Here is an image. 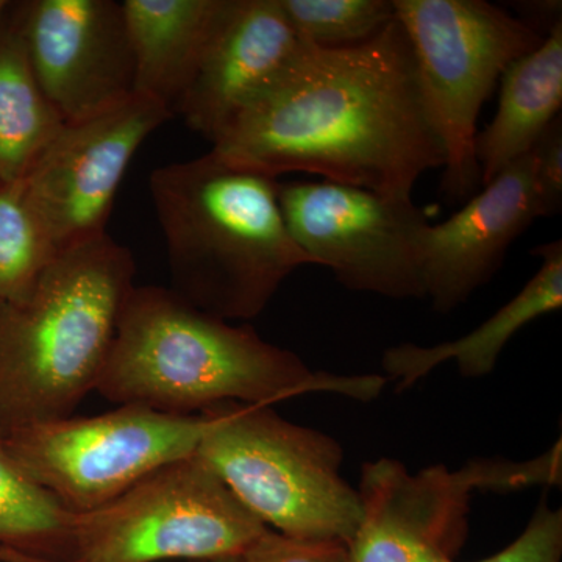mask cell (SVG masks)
<instances>
[{
  "mask_svg": "<svg viewBox=\"0 0 562 562\" xmlns=\"http://www.w3.org/2000/svg\"><path fill=\"white\" fill-rule=\"evenodd\" d=\"M211 151L276 180L314 173L394 198H412L420 177L446 161L397 18L357 46L303 41Z\"/></svg>",
  "mask_w": 562,
  "mask_h": 562,
  "instance_id": "6da1fadb",
  "label": "cell"
},
{
  "mask_svg": "<svg viewBox=\"0 0 562 562\" xmlns=\"http://www.w3.org/2000/svg\"><path fill=\"white\" fill-rule=\"evenodd\" d=\"M384 383L379 375L314 372L292 351L194 308L169 288L133 286L95 391L120 406L192 416L310 392L372 401Z\"/></svg>",
  "mask_w": 562,
  "mask_h": 562,
  "instance_id": "7a4b0ae2",
  "label": "cell"
},
{
  "mask_svg": "<svg viewBox=\"0 0 562 562\" xmlns=\"http://www.w3.org/2000/svg\"><path fill=\"white\" fill-rule=\"evenodd\" d=\"M279 184L211 150L155 169L149 187L169 290L217 319L249 321L295 269L313 265L288 231Z\"/></svg>",
  "mask_w": 562,
  "mask_h": 562,
  "instance_id": "3957f363",
  "label": "cell"
},
{
  "mask_svg": "<svg viewBox=\"0 0 562 562\" xmlns=\"http://www.w3.org/2000/svg\"><path fill=\"white\" fill-rule=\"evenodd\" d=\"M135 260L106 233L57 255L20 302H0V441L68 419L95 391Z\"/></svg>",
  "mask_w": 562,
  "mask_h": 562,
  "instance_id": "277c9868",
  "label": "cell"
},
{
  "mask_svg": "<svg viewBox=\"0 0 562 562\" xmlns=\"http://www.w3.org/2000/svg\"><path fill=\"white\" fill-rule=\"evenodd\" d=\"M195 453L262 524L299 539L349 543L362 517L360 492L339 475L342 449L271 406H214Z\"/></svg>",
  "mask_w": 562,
  "mask_h": 562,
  "instance_id": "5b68a950",
  "label": "cell"
},
{
  "mask_svg": "<svg viewBox=\"0 0 562 562\" xmlns=\"http://www.w3.org/2000/svg\"><path fill=\"white\" fill-rule=\"evenodd\" d=\"M394 9L441 140L443 195L465 201L480 184L475 139L483 105L505 70L535 50L543 36L484 0H394Z\"/></svg>",
  "mask_w": 562,
  "mask_h": 562,
  "instance_id": "8992f818",
  "label": "cell"
},
{
  "mask_svg": "<svg viewBox=\"0 0 562 562\" xmlns=\"http://www.w3.org/2000/svg\"><path fill=\"white\" fill-rule=\"evenodd\" d=\"M266 530L194 453L162 465L101 508L72 513L58 562L241 557Z\"/></svg>",
  "mask_w": 562,
  "mask_h": 562,
  "instance_id": "52a82bcc",
  "label": "cell"
},
{
  "mask_svg": "<svg viewBox=\"0 0 562 562\" xmlns=\"http://www.w3.org/2000/svg\"><path fill=\"white\" fill-rule=\"evenodd\" d=\"M213 412L177 416L121 405L92 417L31 425L3 439L10 457L70 513L113 502L162 465L190 457Z\"/></svg>",
  "mask_w": 562,
  "mask_h": 562,
  "instance_id": "ba28073f",
  "label": "cell"
},
{
  "mask_svg": "<svg viewBox=\"0 0 562 562\" xmlns=\"http://www.w3.org/2000/svg\"><path fill=\"white\" fill-rule=\"evenodd\" d=\"M561 442L531 461L472 460L458 471L431 465L412 473L391 458L362 468L361 522L347 543L349 562L453 560L468 536L479 491H517L560 484Z\"/></svg>",
  "mask_w": 562,
  "mask_h": 562,
  "instance_id": "9c48e42d",
  "label": "cell"
},
{
  "mask_svg": "<svg viewBox=\"0 0 562 562\" xmlns=\"http://www.w3.org/2000/svg\"><path fill=\"white\" fill-rule=\"evenodd\" d=\"M292 239L344 286L391 299H424L422 232L428 221L412 198L331 181L280 183Z\"/></svg>",
  "mask_w": 562,
  "mask_h": 562,
  "instance_id": "30bf717a",
  "label": "cell"
},
{
  "mask_svg": "<svg viewBox=\"0 0 562 562\" xmlns=\"http://www.w3.org/2000/svg\"><path fill=\"white\" fill-rule=\"evenodd\" d=\"M171 117L160 102L133 92L95 116L63 125L21 180L25 199L55 249L68 250L106 233L133 155Z\"/></svg>",
  "mask_w": 562,
  "mask_h": 562,
  "instance_id": "8fae6325",
  "label": "cell"
},
{
  "mask_svg": "<svg viewBox=\"0 0 562 562\" xmlns=\"http://www.w3.org/2000/svg\"><path fill=\"white\" fill-rule=\"evenodd\" d=\"M18 11L33 70L63 121L95 116L135 92L121 2L31 0Z\"/></svg>",
  "mask_w": 562,
  "mask_h": 562,
  "instance_id": "7c38bea8",
  "label": "cell"
},
{
  "mask_svg": "<svg viewBox=\"0 0 562 562\" xmlns=\"http://www.w3.org/2000/svg\"><path fill=\"white\" fill-rule=\"evenodd\" d=\"M541 217L546 213L530 151L483 184V191L449 220L427 224L420 269L432 308L452 312L468 301L498 271L513 243Z\"/></svg>",
  "mask_w": 562,
  "mask_h": 562,
  "instance_id": "4fadbf2b",
  "label": "cell"
},
{
  "mask_svg": "<svg viewBox=\"0 0 562 562\" xmlns=\"http://www.w3.org/2000/svg\"><path fill=\"white\" fill-rule=\"evenodd\" d=\"M302 44L280 0H225L177 114L213 144Z\"/></svg>",
  "mask_w": 562,
  "mask_h": 562,
  "instance_id": "5bb4252c",
  "label": "cell"
},
{
  "mask_svg": "<svg viewBox=\"0 0 562 562\" xmlns=\"http://www.w3.org/2000/svg\"><path fill=\"white\" fill-rule=\"evenodd\" d=\"M135 58V92L176 116L225 0H124Z\"/></svg>",
  "mask_w": 562,
  "mask_h": 562,
  "instance_id": "9a60e30c",
  "label": "cell"
},
{
  "mask_svg": "<svg viewBox=\"0 0 562 562\" xmlns=\"http://www.w3.org/2000/svg\"><path fill=\"white\" fill-rule=\"evenodd\" d=\"M542 260L541 268L522 291L503 305L479 328L452 342L424 347L401 344L384 351L383 368L397 380L398 390L412 387L443 362H457L464 376L479 379L494 371L506 344L525 325L557 312L562 306V244H542L532 250Z\"/></svg>",
  "mask_w": 562,
  "mask_h": 562,
  "instance_id": "2e32d148",
  "label": "cell"
},
{
  "mask_svg": "<svg viewBox=\"0 0 562 562\" xmlns=\"http://www.w3.org/2000/svg\"><path fill=\"white\" fill-rule=\"evenodd\" d=\"M561 105L562 24L503 74L497 113L475 139L480 184L490 183L506 166L530 154L560 116Z\"/></svg>",
  "mask_w": 562,
  "mask_h": 562,
  "instance_id": "e0dca14e",
  "label": "cell"
},
{
  "mask_svg": "<svg viewBox=\"0 0 562 562\" xmlns=\"http://www.w3.org/2000/svg\"><path fill=\"white\" fill-rule=\"evenodd\" d=\"M65 124L41 88L11 3L0 22V184L24 179Z\"/></svg>",
  "mask_w": 562,
  "mask_h": 562,
  "instance_id": "ac0fdd59",
  "label": "cell"
},
{
  "mask_svg": "<svg viewBox=\"0 0 562 562\" xmlns=\"http://www.w3.org/2000/svg\"><path fill=\"white\" fill-rule=\"evenodd\" d=\"M72 513L33 482L0 441V560L58 562Z\"/></svg>",
  "mask_w": 562,
  "mask_h": 562,
  "instance_id": "d6986e66",
  "label": "cell"
},
{
  "mask_svg": "<svg viewBox=\"0 0 562 562\" xmlns=\"http://www.w3.org/2000/svg\"><path fill=\"white\" fill-rule=\"evenodd\" d=\"M58 254L21 181L0 184V302L27 297Z\"/></svg>",
  "mask_w": 562,
  "mask_h": 562,
  "instance_id": "ffe728a7",
  "label": "cell"
},
{
  "mask_svg": "<svg viewBox=\"0 0 562 562\" xmlns=\"http://www.w3.org/2000/svg\"><path fill=\"white\" fill-rule=\"evenodd\" d=\"M301 40L349 47L373 38L395 20L394 0H280Z\"/></svg>",
  "mask_w": 562,
  "mask_h": 562,
  "instance_id": "44dd1931",
  "label": "cell"
},
{
  "mask_svg": "<svg viewBox=\"0 0 562 562\" xmlns=\"http://www.w3.org/2000/svg\"><path fill=\"white\" fill-rule=\"evenodd\" d=\"M561 560L562 512L550 508L547 497H543L522 535L501 553L480 562H561Z\"/></svg>",
  "mask_w": 562,
  "mask_h": 562,
  "instance_id": "7402d4cb",
  "label": "cell"
},
{
  "mask_svg": "<svg viewBox=\"0 0 562 562\" xmlns=\"http://www.w3.org/2000/svg\"><path fill=\"white\" fill-rule=\"evenodd\" d=\"M239 562H349L347 543L299 539L266 530L247 547Z\"/></svg>",
  "mask_w": 562,
  "mask_h": 562,
  "instance_id": "603a6c76",
  "label": "cell"
},
{
  "mask_svg": "<svg viewBox=\"0 0 562 562\" xmlns=\"http://www.w3.org/2000/svg\"><path fill=\"white\" fill-rule=\"evenodd\" d=\"M535 157L536 187L546 217L560 213L562 206V121L550 124L531 149Z\"/></svg>",
  "mask_w": 562,
  "mask_h": 562,
  "instance_id": "cb8c5ba5",
  "label": "cell"
},
{
  "mask_svg": "<svg viewBox=\"0 0 562 562\" xmlns=\"http://www.w3.org/2000/svg\"><path fill=\"white\" fill-rule=\"evenodd\" d=\"M520 11L519 20L546 38L557 25L562 24L561 0H539V2H519L516 7Z\"/></svg>",
  "mask_w": 562,
  "mask_h": 562,
  "instance_id": "d4e9b609",
  "label": "cell"
},
{
  "mask_svg": "<svg viewBox=\"0 0 562 562\" xmlns=\"http://www.w3.org/2000/svg\"><path fill=\"white\" fill-rule=\"evenodd\" d=\"M18 562H52V561L32 560V561H18ZM198 562H239V557L217 558V560L198 561Z\"/></svg>",
  "mask_w": 562,
  "mask_h": 562,
  "instance_id": "484cf974",
  "label": "cell"
},
{
  "mask_svg": "<svg viewBox=\"0 0 562 562\" xmlns=\"http://www.w3.org/2000/svg\"><path fill=\"white\" fill-rule=\"evenodd\" d=\"M11 2H7V0H0V22H2L3 18H5L7 11H9Z\"/></svg>",
  "mask_w": 562,
  "mask_h": 562,
  "instance_id": "4316f807",
  "label": "cell"
},
{
  "mask_svg": "<svg viewBox=\"0 0 562 562\" xmlns=\"http://www.w3.org/2000/svg\"><path fill=\"white\" fill-rule=\"evenodd\" d=\"M0 562H18V561L0 560Z\"/></svg>",
  "mask_w": 562,
  "mask_h": 562,
  "instance_id": "83f0119b",
  "label": "cell"
}]
</instances>
